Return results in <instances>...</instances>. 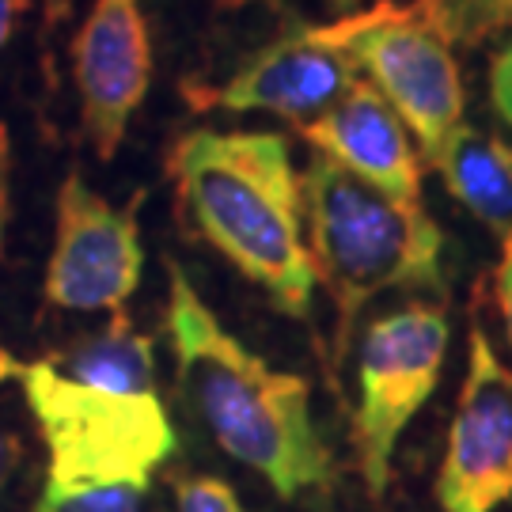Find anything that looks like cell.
I'll use <instances>...</instances> for the list:
<instances>
[{"label":"cell","instance_id":"11","mask_svg":"<svg viewBox=\"0 0 512 512\" xmlns=\"http://www.w3.org/2000/svg\"><path fill=\"white\" fill-rule=\"evenodd\" d=\"M308 145L361 183L399 202H421V164L410 129L372 84L357 80L334 107L304 122Z\"/></svg>","mask_w":512,"mask_h":512},{"label":"cell","instance_id":"12","mask_svg":"<svg viewBox=\"0 0 512 512\" xmlns=\"http://www.w3.org/2000/svg\"><path fill=\"white\" fill-rule=\"evenodd\" d=\"M448 194L478 217L501 243L512 239V148L475 126H456L429 160Z\"/></svg>","mask_w":512,"mask_h":512},{"label":"cell","instance_id":"7","mask_svg":"<svg viewBox=\"0 0 512 512\" xmlns=\"http://www.w3.org/2000/svg\"><path fill=\"white\" fill-rule=\"evenodd\" d=\"M137 205H110L99 190L69 171L57 190L54 251L46 262L42 296L57 311H122L141 285L145 247Z\"/></svg>","mask_w":512,"mask_h":512},{"label":"cell","instance_id":"17","mask_svg":"<svg viewBox=\"0 0 512 512\" xmlns=\"http://www.w3.org/2000/svg\"><path fill=\"white\" fill-rule=\"evenodd\" d=\"M490 103L497 118L512 129V42H505L490 61Z\"/></svg>","mask_w":512,"mask_h":512},{"label":"cell","instance_id":"6","mask_svg":"<svg viewBox=\"0 0 512 512\" xmlns=\"http://www.w3.org/2000/svg\"><path fill=\"white\" fill-rule=\"evenodd\" d=\"M349 57L372 76V88L421 141L425 160H433L448 133L463 126L467 95L459 61L448 38L418 12V4L368 8L365 27L349 42Z\"/></svg>","mask_w":512,"mask_h":512},{"label":"cell","instance_id":"21","mask_svg":"<svg viewBox=\"0 0 512 512\" xmlns=\"http://www.w3.org/2000/svg\"><path fill=\"white\" fill-rule=\"evenodd\" d=\"M23 4L27 0H0V54L8 50V42H12V31H16V19L23 12Z\"/></svg>","mask_w":512,"mask_h":512},{"label":"cell","instance_id":"15","mask_svg":"<svg viewBox=\"0 0 512 512\" xmlns=\"http://www.w3.org/2000/svg\"><path fill=\"white\" fill-rule=\"evenodd\" d=\"M418 12L448 42H478L497 27H512V0H418Z\"/></svg>","mask_w":512,"mask_h":512},{"label":"cell","instance_id":"18","mask_svg":"<svg viewBox=\"0 0 512 512\" xmlns=\"http://www.w3.org/2000/svg\"><path fill=\"white\" fill-rule=\"evenodd\" d=\"M494 296H497V311H501V323H505V338H509L512 346V239H505V255L497 262Z\"/></svg>","mask_w":512,"mask_h":512},{"label":"cell","instance_id":"23","mask_svg":"<svg viewBox=\"0 0 512 512\" xmlns=\"http://www.w3.org/2000/svg\"><path fill=\"white\" fill-rule=\"evenodd\" d=\"M217 4H224V8H239V4H251V0H217ZM334 8H342V12H349V8H357V0H330Z\"/></svg>","mask_w":512,"mask_h":512},{"label":"cell","instance_id":"5","mask_svg":"<svg viewBox=\"0 0 512 512\" xmlns=\"http://www.w3.org/2000/svg\"><path fill=\"white\" fill-rule=\"evenodd\" d=\"M448 334L452 330L440 304H406L391 315H380L365 330L353 452L361 482L372 497H384L406 425L437 391Z\"/></svg>","mask_w":512,"mask_h":512},{"label":"cell","instance_id":"1","mask_svg":"<svg viewBox=\"0 0 512 512\" xmlns=\"http://www.w3.org/2000/svg\"><path fill=\"white\" fill-rule=\"evenodd\" d=\"M167 338L186 406L228 456L285 501L327 494L334 456L311 414L308 380L266 365L224 330L175 262H167Z\"/></svg>","mask_w":512,"mask_h":512},{"label":"cell","instance_id":"8","mask_svg":"<svg viewBox=\"0 0 512 512\" xmlns=\"http://www.w3.org/2000/svg\"><path fill=\"white\" fill-rule=\"evenodd\" d=\"M368 12L338 23H296L274 42L247 57L236 73L202 95L205 107L220 110H270L293 122H311L357 84V61L349 42L365 27Z\"/></svg>","mask_w":512,"mask_h":512},{"label":"cell","instance_id":"19","mask_svg":"<svg viewBox=\"0 0 512 512\" xmlns=\"http://www.w3.org/2000/svg\"><path fill=\"white\" fill-rule=\"evenodd\" d=\"M8 209H12V137H8V126H0V258H4Z\"/></svg>","mask_w":512,"mask_h":512},{"label":"cell","instance_id":"10","mask_svg":"<svg viewBox=\"0 0 512 512\" xmlns=\"http://www.w3.org/2000/svg\"><path fill=\"white\" fill-rule=\"evenodd\" d=\"M80 126L99 160H114L152 84V38L141 0H92L73 42Z\"/></svg>","mask_w":512,"mask_h":512},{"label":"cell","instance_id":"4","mask_svg":"<svg viewBox=\"0 0 512 512\" xmlns=\"http://www.w3.org/2000/svg\"><path fill=\"white\" fill-rule=\"evenodd\" d=\"M27 406L50 452V482H133L175 452V429L160 395H114L61 376L46 361L19 365Z\"/></svg>","mask_w":512,"mask_h":512},{"label":"cell","instance_id":"2","mask_svg":"<svg viewBox=\"0 0 512 512\" xmlns=\"http://www.w3.org/2000/svg\"><path fill=\"white\" fill-rule=\"evenodd\" d=\"M171 179L209 247L255 281L277 311L304 319L319 277L289 141L258 129H190L171 148Z\"/></svg>","mask_w":512,"mask_h":512},{"label":"cell","instance_id":"3","mask_svg":"<svg viewBox=\"0 0 512 512\" xmlns=\"http://www.w3.org/2000/svg\"><path fill=\"white\" fill-rule=\"evenodd\" d=\"M300 194L315 277L338 308L334 361H342L357 315L380 293H448L444 232L421 202H399L319 152L300 179Z\"/></svg>","mask_w":512,"mask_h":512},{"label":"cell","instance_id":"13","mask_svg":"<svg viewBox=\"0 0 512 512\" xmlns=\"http://www.w3.org/2000/svg\"><path fill=\"white\" fill-rule=\"evenodd\" d=\"M46 365L84 387H99L114 395H156L152 338L133 327L122 311H114V319L103 330L50 353Z\"/></svg>","mask_w":512,"mask_h":512},{"label":"cell","instance_id":"20","mask_svg":"<svg viewBox=\"0 0 512 512\" xmlns=\"http://www.w3.org/2000/svg\"><path fill=\"white\" fill-rule=\"evenodd\" d=\"M19 459H23V440H19L8 425H0V494H4V486L12 482V475H16Z\"/></svg>","mask_w":512,"mask_h":512},{"label":"cell","instance_id":"9","mask_svg":"<svg viewBox=\"0 0 512 512\" xmlns=\"http://www.w3.org/2000/svg\"><path fill=\"white\" fill-rule=\"evenodd\" d=\"M433 494L440 512H497L512 497V372L478 323Z\"/></svg>","mask_w":512,"mask_h":512},{"label":"cell","instance_id":"16","mask_svg":"<svg viewBox=\"0 0 512 512\" xmlns=\"http://www.w3.org/2000/svg\"><path fill=\"white\" fill-rule=\"evenodd\" d=\"M175 512H247L236 490L217 475H186L175 482Z\"/></svg>","mask_w":512,"mask_h":512},{"label":"cell","instance_id":"14","mask_svg":"<svg viewBox=\"0 0 512 512\" xmlns=\"http://www.w3.org/2000/svg\"><path fill=\"white\" fill-rule=\"evenodd\" d=\"M148 486L133 482H50L42 486L35 512H141Z\"/></svg>","mask_w":512,"mask_h":512},{"label":"cell","instance_id":"22","mask_svg":"<svg viewBox=\"0 0 512 512\" xmlns=\"http://www.w3.org/2000/svg\"><path fill=\"white\" fill-rule=\"evenodd\" d=\"M69 8H73V0H42V23H46V35H54L57 27L65 23Z\"/></svg>","mask_w":512,"mask_h":512}]
</instances>
